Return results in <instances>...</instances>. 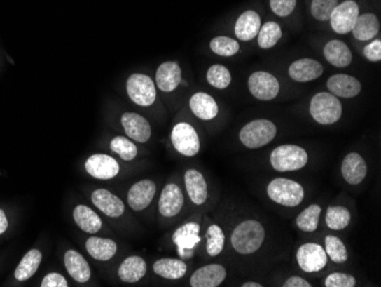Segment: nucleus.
<instances>
[{"label":"nucleus","mask_w":381,"mask_h":287,"mask_svg":"<svg viewBox=\"0 0 381 287\" xmlns=\"http://www.w3.org/2000/svg\"><path fill=\"white\" fill-rule=\"evenodd\" d=\"M263 285L259 284V283H256V281H247L244 284H242V287H261Z\"/></svg>","instance_id":"obj_48"},{"label":"nucleus","mask_w":381,"mask_h":287,"mask_svg":"<svg viewBox=\"0 0 381 287\" xmlns=\"http://www.w3.org/2000/svg\"><path fill=\"white\" fill-rule=\"evenodd\" d=\"M321 206L313 204L305 208L298 218L296 220V223L300 230L306 232H313L317 230L319 227V221H320Z\"/></svg>","instance_id":"obj_35"},{"label":"nucleus","mask_w":381,"mask_h":287,"mask_svg":"<svg viewBox=\"0 0 381 287\" xmlns=\"http://www.w3.org/2000/svg\"><path fill=\"white\" fill-rule=\"evenodd\" d=\"M271 8L277 16L286 18L289 16L296 8L297 0H270Z\"/></svg>","instance_id":"obj_43"},{"label":"nucleus","mask_w":381,"mask_h":287,"mask_svg":"<svg viewBox=\"0 0 381 287\" xmlns=\"http://www.w3.org/2000/svg\"><path fill=\"white\" fill-rule=\"evenodd\" d=\"M261 20L258 13L255 11L243 12L235 23V36L240 41H252L261 30Z\"/></svg>","instance_id":"obj_21"},{"label":"nucleus","mask_w":381,"mask_h":287,"mask_svg":"<svg viewBox=\"0 0 381 287\" xmlns=\"http://www.w3.org/2000/svg\"><path fill=\"white\" fill-rule=\"evenodd\" d=\"M86 250L90 257L99 261H108L117 253L116 241L109 238L90 237L86 241Z\"/></svg>","instance_id":"obj_29"},{"label":"nucleus","mask_w":381,"mask_h":287,"mask_svg":"<svg viewBox=\"0 0 381 287\" xmlns=\"http://www.w3.org/2000/svg\"><path fill=\"white\" fill-rule=\"evenodd\" d=\"M121 124L128 138L137 142H148L151 138V126L148 121L141 117V114L125 112L121 117Z\"/></svg>","instance_id":"obj_15"},{"label":"nucleus","mask_w":381,"mask_h":287,"mask_svg":"<svg viewBox=\"0 0 381 287\" xmlns=\"http://www.w3.org/2000/svg\"><path fill=\"white\" fill-rule=\"evenodd\" d=\"M41 259L43 255L41 251L37 248L29 251L15 269L14 276L16 279L20 281H28L29 278L32 277L37 272L38 268L41 266Z\"/></svg>","instance_id":"obj_32"},{"label":"nucleus","mask_w":381,"mask_h":287,"mask_svg":"<svg viewBox=\"0 0 381 287\" xmlns=\"http://www.w3.org/2000/svg\"><path fill=\"white\" fill-rule=\"evenodd\" d=\"M337 5L338 0H313L311 6L312 15L319 21H329Z\"/></svg>","instance_id":"obj_41"},{"label":"nucleus","mask_w":381,"mask_h":287,"mask_svg":"<svg viewBox=\"0 0 381 287\" xmlns=\"http://www.w3.org/2000/svg\"><path fill=\"white\" fill-rule=\"evenodd\" d=\"M207 81L215 88L225 90L231 84V72H228V69L224 65H212L207 72Z\"/></svg>","instance_id":"obj_36"},{"label":"nucleus","mask_w":381,"mask_h":287,"mask_svg":"<svg viewBox=\"0 0 381 287\" xmlns=\"http://www.w3.org/2000/svg\"><path fill=\"white\" fill-rule=\"evenodd\" d=\"M379 30H380V21L378 18L372 13H366L363 15H359L352 29V32L357 41H368L375 38L379 34Z\"/></svg>","instance_id":"obj_27"},{"label":"nucleus","mask_w":381,"mask_h":287,"mask_svg":"<svg viewBox=\"0 0 381 287\" xmlns=\"http://www.w3.org/2000/svg\"><path fill=\"white\" fill-rule=\"evenodd\" d=\"M146 262L141 257H130L123 260L118 270V276L125 283H137L146 275Z\"/></svg>","instance_id":"obj_28"},{"label":"nucleus","mask_w":381,"mask_h":287,"mask_svg":"<svg viewBox=\"0 0 381 287\" xmlns=\"http://www.w3.org/2000/svg\"><path fill=\"white\" fill-rule=\"evenodd\" d=\"M312 285L308 283L307 281H305L304 278L297 277V276H293V277H290L289 279H286L283 284V287H311Z\"/></svg>","instance_id":"obj_46"},{"label":"nucleus","mask_w":381,"mask_h":287,"mask_svg":"<svg viewBox=\"0 0 381 287\" xmlns=\"http://www.w3.org/2000/svg\"><path fill=\"white\" fill-rule=\"evenodd\" d=\"M326 226L331 230H342L351 223V212L344 206H331L326 211Z\"/></svg>","instance_id":"obj_34"},{"label":"nucleus","mask_w":381,"mask_h":287,"mask_svg":"<svg viewBox=\"0 0 381 287\" xmlns=\"http://www.w3.org/2000/svg\"><path fill=\"white\" fill-rule=\"evenodd\" d=\"M210 48L212 52L216 53L219 56H233L240 50V45L237 41H234L232 38L215 37L210 41Z\"/></svg>","instance_id":"obj_39"},{"label":"nucleus","mask_w":381,"mask_h":287,"mask_svg":"<svg viewBox=\"0 0 381 287\" xmlns=\"http://www.w3.org/2000/svg\"><path fill=\"white\" fill-rule=\"evenodd\" d=\"M359 15H360V8L356 1L353 0L344 1L340 5H337L330 16L332 29L339 34L351 32Z\"/></svg>","instance_id":"obj_9"},{"label":"nucleus","mask_w":381,"mask_h":287,"mask_svg":"<svg viewBox=\"0 0 381 287\" xmlns=\"http://www.w3.org/2000/svg\"><path fill=\"white\" fill-rule=\"evenodd\" d=\"M185 187L192 203L202 205L208 197V188L202 174L197 170H188L185 173Z\"/></svg>","instance_id":"obj_23"},{"label":"nucleus","mask_w":381,"mask_h":287,"mask_svg":"<svg viewBox=\"0 0 381 287\" xmlns=\"http://www.w3.org/2000/svg\"><path fill=\"white\" fill-rule=\"evenodd\" d=\"M364 55L366 59L371 62H379L381 60V41L375 39L366 46L364 48Z\"/></svg>","instance_id":"obj_44"},{"label":"nucleus","mask_w":381,"mask_h":287,"mask_svg":"<svg viewBox=\"0 0 381 287\" xmlns=\"http://www.w3.org/2000/svg\"><path fill=\"white\" fill-rule=\"evenodd\" d=\"M174 148L186 157H193L200 150V140L197 131L188 123H179L172 131Z\"/></svg>","instance_id":"obj_7"},{"label":"nucleus","mask_w":381,"mask_h":287,"mask_svg":"<svg viewBox=\"0 0 381 287\" xmlns=\"http://www.w3.org/2000/svg\"><path fill=\"white\" fill-rule=\"evenodd\" d=\"M277 126L268 119H256L247 124L240 131V140L247 148L258 149L273 141Z\"/></svg>","instance_id":"obj_5"},{"label":"nucleus","mask_w":381,"mask_h":287,"mask_svg":"<svg viewBox=\"0 0 381 287\" xmlns=\"http://www.w3.org/2000/svg\"><path fill=\"white\" fill-rule=\"evenodd\" d=\"M199 230L200 226L198 223L190 222L179 227L172 235V241L179 248V253L181 258L190 259L193 255L194 247L201 241Z\"/></svg>","instance_id":"obj_11"},{"label":"nucleus","mask_w":381,"mask_h":287,"mask_svg":"<svg viewBox=\"0 0 381 287\" xmlns=\"http://www.w3.org/2000/svg\"><path fill=\"white\" fill-rule=\"evenodd\" d=\"M310 112L314 121L322 125H331L340 119L342 105L338 98L331 93L321 92L313 96Z\"/></svg>","instance_id":"obj_2"},{"label":"nucleus","mask_w":381,"mask_h":287,"mask_svg":"<svg viewBox=\"0 0 381 287\" xmlns=\"http://www.w3.org/2000/svg\"><path fill=\"white\" fill-rule=\"evenodd\" d=\"M297 261L305 272H317L324 269L328 263V255L321 245L307 243L301 245L297 252Z\"/></svg>","instance_id":"obj_10"},{"label":"nucleus","mask_w":381,"mask_h":287,"mask_svg":"<svg viewBox=\"0 0 381 287\" xmlns=\"http://www.w3.org/2000/svg\"><path fill=\"white\" fill-rule=\"evenodd\" d=\"M157 192V185L151 180H141L128 192V204L134 211H143L151 204Z\"/></svg>","instance_id":"obj_13"},{"label":"nucleus","mask_w":381,"mask_h":287,"mask_svg":"<svg viewBox=\"0 0 381 287\" xmlns=\"http://www.w3.org/2000/svg\"><path fill=\"white\" fill-rule=\"evenodd\" d=\"M268 195L274 203L286 207H296L304 201V188L293 180L277 178L268 187Z\"/></svg>","instance_id":"obj_3"},{"label":"nucleus","mask_w":381,"mask_h":287,"mask_svg":"<svg viewBox=\"0 0 381 287\" xmlns=\"http://www.w3.org/2000/svg\"><path fill=\"white\" fill-rule=\"evenodd\" d=\"M341 173L349 185H360L368 173L366 161L356 152L348 154L341 164Z\"/></svg>","instance_id":"obj_18"},{"label":"nucleus","mask_w":381,"mask_h":287,"mask_svg":"<svg viewBox=\"0 0 381 287\" xmlns=\"http://www.w3.org/2000/svg\"><path fill=\"white\" fill-rule=\"evenodd\" d=\"M85 167H86L87 173L99 180L113 179L120 172V166L118 164V161L108 154H103L90 156L87 159Z\"/></svg>","instance_id":"obj_12"},{"label":"nucleus","mask_w":381,"mask_h":287,"mask_svg":"<svg viewBox=\"0 0 381 287\" xmlns=\"http://www.w3.org/2000/svg\"><path fill=\"white\" fill-rule=\"evenodd\" d=\"M157 85L162 92H172L181 81V70L176 62H165L158 68Z\"/></svg>","instance_id":"obj_24"},{"label":"nucleus","mask_w":381,"mask_h":287,"mask_svg":"<svg viewBox=\"0 0 381 287\" xmlns=\"http://www.w3.org/2000/svg\"><path fill=\"white\" fill-rule=\"evenodd\" d=\"M323 74V65L313 59H300L289 67V76L299 83L315 81Z\"/></svg>","instance_id":"obj_20"},{"label":"nucleus","mask_w":381,"mask_h":287,"mask_svg":"<svg viewBox=\"0 0 381 287\" xmlns=\"http://www.w3.org/2000/svg\"><path fill=\"white\" fill-rule=\"evenodd\" d=\"M326 252L330 259L335 263H344L347 261L348 252L344 243L335 236H326Z\"/></svg>","instance_id":"obj_38"},{"label":"nucleus","mask_w":381,"mask_h":287,"mask_svg":"<svg viewBox=\"0 0 381 287\" xmlns=\"http://www.w3.org/2000/svg\"><path fill=\"white\" fill-rule=\"evenodd\" d=\"M258 45L263 50H268L277 45L282 38V29L277 22H266L261 27L258 34Z\"/></svg>","instance_id":"obj_33"},{"label":"nucleus","mask_w":381,"mask_h":287,"mask_svg":"<svg viewBox=\"0 0 381 287\" xmlns=\"http://www.w3.org/2000/svg\"><path fill=\"white\" fill-rule=\"evenodd\" d=\"M226 269L221 265H208L201 267L190 277L192 287H217L225 281Z\"/></svg>","instance_id":"obj_17"},{"label":"nucleus","mask_w":381,"mask_h":287,"mask_svg":"<svg viewBox=\"0 0 381 287\" xmlns=\"http://www.w3.org/2000/svg\"><path fill=\"white\" fill-rule=\"evenodd\" d=\"M326 287H354L356 286V279L348 274L333 272L326 279Z\"/></svg>","instance_id":"obj_42"},{"label":"nucleus","mask_w":381,"mask_h":287,"mask_svg":"<svg viewBox=\"0 0 381 287\" xmlns=\"http://www.w3.org/2000/svg\"><path fill=\"white\" fill-rule=\"evenodd\" d=\"M323 53L326 61L338 68H346L353 61V54L349 47L344 41H337V39L326 44Z\"/></svg>","instance_id":"obj_26"},{"label":"nucleus","mask_w":381,"mask_h":287,"mask_svg":"<svg viewBox=\"0 0 381 287\" xmlns=\"http://www.w3.org/2000/svg\"><path fill=\"white\" fill-rule=\"evenodd\" d=\"M8 228V221H7L6 214L3 210H0V235L6 232Z\"/></svg>","instance_id":"obj_47"},{"label":"nucleus","mask_w":381,"mask_h":287,"mask_svg":"<svg viewBox=\"0 0 381 287\" xmlns=\"http://www.w3.org/2000/svg\"><path fill=\"white\" fill-rule=\"evenodd\" d=\"M207 252L210 257H217L223 252L225 244V235L221 227L212 225L207 230Z\"/></svg>","instance_id":"obj_37"},{"label":"nucleus","mask_w":381,"mask_h":287,"mask_svg":"<svg viewBox=\"0 0 381 287\" xmlns=\"http://www.w3.org/2000/svg\"><path fill=\"white\" fill-rule=\"evenodd\" d=\"M184 205V196L179 185L169 183L163 188L159 201V211L166 218H174L181 212Z\"/></svg>","instance_id":"obj_16"},{"label":"nucleus","mask_w":381,"mask_h":287,"mask_svg":"<svg viewBox=\"0 0 381 287\" xmlns=\"http://www.w3.org/2000/svg\"><path fill=\"white\" fill-rule=\"evenodd\" d=\"M153 272L166 279H179L184 277L188 267L184 261L179 259H160L153 265Z\"/></svg>","instance_id":"obj_31"},{"label":"nucleus","mask_w":381,"mask_h":287,"mask_svg":"<svg viewBox=\"0 0 381 287\" xmlns=\"http://www.w3.org/2000/svg\"><path fill=\"white\" fill-rule=\"evenodd\" d=\"M248 87L252 95L261 101H271L280 92V83L270 72H254L248 81Z\"/></svg>","instance_id":"obj_8"},{"label":"nucleus","mask_w":381,"mask_h":287,"mask_svg":"<svg viewBox=\"0 0 381 287\" xmlns=\"http://www.w3.org/2000/svg\"><path fill=\"white\" fill-rule=\"evenodd\" d=\"M110 148L112 152L119 154L123 161H132L137 156V147L123 136L114 138L111 141Z\"/></svg>","instance_id":"obj_40"},{"label":"nucleus","mask_w":381,"mask_h":287,"mask_svg":"<svg viewBox=\"0 0 381 287\" xmlns=\"http://www.w3.org/2000/svg\"><path fill=\"white\" fill-rule=\"evenodd\" d=\"M41 287H68V281L63 276L56 272L48 274L41 281Z\"/></svg>","instance_id":"obj_45"},{"label":"nucleus","mask_w":381,"mask_h":287,"mask_svg":"<svg viewBox=\"0 0 381 287\" xmlns=\"http://www.w3.org/2000/svg\"><path fill=\"white\" fill-rule=\"evenodd\" d=\"M65 268L69 275L78 283H87L90 281L92 272L90 265L79 252L74 250L67 251L64 255Z\"/></svg>","instance_id":"obj_22"},{"label":"nucleus","mask_w":381,"mask_h":287,"mask_svg":"<svg viewBox=\"0 0 381 287\" xmlns=\"http://www.w3.org/2000/svg\"><path fill=\"white\" fill-rule=\"evenodd\" d=\"M265 229L256 220H247L234 229L231 243L237 253L252 254L257 252L264 243Z\"/></svg>","instance_id":"obj_1"},{"label":"nucleus","mask_w":381,"mask_h":287,"mask_svg":"<svg viewBox=\"0 0 381 287\" xmlns=\"http://www.w3.org/2000/svg\"><path fill=\"white\" fill-rule=\"evenodd\" d=\"M74 219L83 232L96 234L101 230V218L88 206L78 205L74 210Z\"/></svg>","instance_id":"obj_30"},{"label":"nucleus","mask_w":381,"mask_h":287,"mask_svg":"<svg viewBox=\"0 0 381 287\" xmlns=\"http://www.w3.org/2000/svg\"><path fill=\"white\" fill-rule=\"evenodd\" d=\"M127 93L132 102L141 107H150L157 99L155 85L146 74H132L127 81Z\"/></svg>","instance_id":"obj_6"},{"label":"nucleus","mask_w":381,"mask_h":287,"mask_svg":"<svg viewBox=\"0 0 381 287\" xmlns=\"http://www.w3.org/2000/svg\"><path fill=\"white\" fill-rule=\"evenodd\" d=\"M190 108L198 118L210 121L219 114V105L209 94L198 92L190 100Z\"/></svg>","instance_id":"obj_25"},{"label":"nucleus","mask_w":381,"mask_h":287,"mask_svg":"<svg viewBox=\"0 0 381 287\" xmlns=\"http://www.w3.org/2000/svg\"><path fill=\"white\" fill-rule=\"evenodd\" d=\"M326 86L329 88L330 93L337 98H345L351 99L360 94L362 90V85L356 78L349 74H337L329 78Z\"/></svg>","instance_id":"obj_14"},{"label":"nucleus","mask_w":381,"mask_h":287,"mask_svg":"<svg viewBox=\"0 0 381 287\" xmlns=\"http://www.w3.org/2000/svg\"><path fill=\"white\" fill-rule=\"evenodd\" d=\"M92 204L110 218H119L125 212V204L120 198L105 189H97L92 194Z\"/></svg>","instance_id":"obj_19"},{"label":"nucleus","mask_w":381,"mask_h":287,"mask_svg":"<svg viewBox=\"0 0 381 287\" xmlns=\"http://www.w3.org/2000/svg\"><path fill=\"white\" fill-rule=\"evenodd\" d=\"M308 154L304 148L295 145H284L274 149L271 154V165L279 172H291L306 166Z\"/></svg>","instance_id":"obj_4"}]
</instances>
